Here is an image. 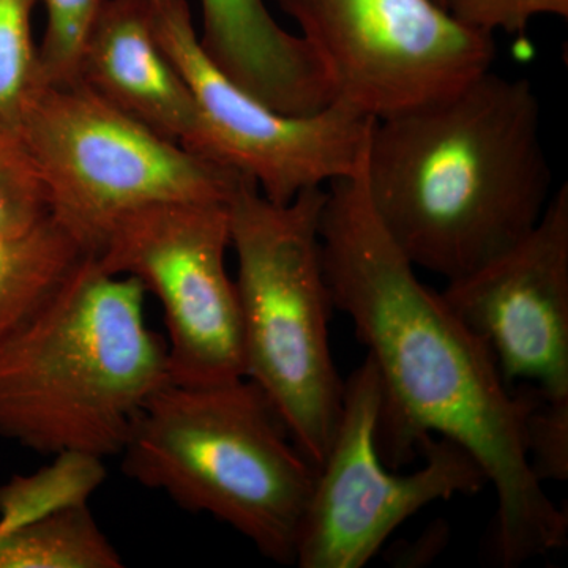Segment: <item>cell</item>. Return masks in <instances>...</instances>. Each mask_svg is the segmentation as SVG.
Returning <instances> with one entry per match:
<instances>
[{
  "label": "cell",
  "mask_w": 568,
  "mask_h": 568,
  "mask_svg": "<svg viewBox=\"0 0 568 568\" xmlns=\"http://www.w3.org/2000/svg\"><path fill=\"white\" fill-rule=\"evenodd\" d=\"M365 162V159H364ZM321 256L332 305L381 379L377 448L402 466L425 437L465 448L495 488L496 559L515 568L567 545L568 514L530 467L521 405L489 347L420 282L377 219L364 163L325 190Z\"/></svg>",
  "instance_id": "cell-1"
},
{
  "label": "cell",
  "mask_w": 568,
  "mask_h": 568,
  "mask_svg": "<svg viewBox=\"0 0 568 568\" xmlns=\"http://www.w3.org/2000/svg\"><path fill=\"white\" fill-rule=\"evenodd\" d=\"M364 175L399 252L447 282L518 244L555 193L532 84L491 70L373 119Z\"/></svg>",
  "instance_id": "cell-2"
},
{
  "label": "cell",
  "mask_w": 568,
  "mask_h": 568,
  "mask_svg": "<svg viewBox=\"0 0 568 568\" xmlns=\"http://www.w3.org/2000/svg\"><path fill=\"white\" fill-rule=\"evenodd\" d=\"M133 276L82 257L0 347V436L41 455H121L142 407L171 383L166 343Z\"/></svg>",
  "instance_id": "cell-3"
},
{
  "label": "cell",
  "mask_w": 568,
  "mask_h": 568,
  "mask_svg": "<svg viewBox=\"0 0 568 568\" xmlns=\"http://www.w3.org/2000/svg\"><path fill=\"white\" fill-rule=\"evenodd\" d=\"M121 455L142 487L226 523L265 558L295 562L317 469L252 381L168 383L142 407Z\"/></svg>",
  "instance_id": "cell-4"
},
{
  "label": "cell",
  "mask_w": 568,
  "mask_h": 568,
  "mask_svg": "<svg viewBox=\"0 0 568 568\" xmlns=\"http://www.w3.org/2000/svg\"><path fill=\"white\" fill-rule=\"evenodd\" d=\"M325 196L316 186L291 203H272L241 174L227 200L245 377L316 469L331 450L345 390L328 342L334 305L320 235Z\"/></svg>",
  "instance_id": "cell-5"
},
{
  "label": "cell",
  "mask_w": 568,
  "mask_h": 568,
  "mask_svg": "<svg viewBox=\"0 0 568 568\" xmlns=\"http://www.w3.org/2000/svg\"><path fill=\"white\" fill-rule=\"evenodd\" d=\"M20 133L50 215L89 256L122 216L155 204H226L241 175L164 140L80 82L41 85Z\"/></svg>",
  "instance_id": "cell-6"
},
{
  "label": "cell",
  "mask_w": 568,
  "mask_h": 568,
  "mask_svg": "<svg viewBox=\"0 0 568 568\" xmlns=\"http://www.w3.org/2000/svg\"><path fill=\"white\" fill-rule=\"evenodd\" d=\"M323 67L332 103L386 118L491 70L495 37L437 0H276Z\"/></svg>",
  "instance_id": "cell-7"
},
{
  "label": "cell",
  "mask_w": 568,
  "mask_h": 568,
  "mask_svg": "<svg viewBox=\"0 0 568 568\" xmlns=\"http://www.w3.org/2000/svg\"><path fill=\"white\" fill-rule=\"evenodd\" d=\"M379 375L372 358L349 376L331 450L316 473L295 566L362 568L418 510L457 495H476L488 480L469 454L444 437H425V466L413 474L387 469L377 448Z\"/></svg>",
  "instance_id": "cell-8"
},
{
  "label": "cell",
  "mask_w": 568,
  "mask_h": 568,
  "mask_svg": "<svg viewBox=\"0 0 568 568\" xmlns=\"http://www.w3.org/2000/svg\"><path fill=\"white\" fill-rule=\"evenodd\" d=\"M230 245L227 203H166L122 216L93 256L103 271L133 276L159 298L171 383L213 386L245 377Z\"/></svg>",
  "instance_id": "cell-9"
},
{
  "label": "cell",
  "mask_w": 568,
  "mask_h": 568,
  "mask_svg": "<svg viewBox=\"0 0 568 568\" xmlns=\"http://www.w3.org/2000/svg\"><path fill=\"white\" fill-rule=\"evenodd\" d=\"M149 9L160 47L193 93L205 160L252 179L276 204L361 170L373 118L339 103L310 115L275 111L205 54L189 0H149Z\"/></svg>",
  "instance_id": "cell-10"
},
{
  "label": "cell",
  "mask_w": 568,
  "mask_h": 568,
  "mask_svg": "<svg viewBox=\"0 0 568 568\" xmlns=\"http://www.w3.org/2000/svg\"><path fill=\"white\" fill-rule=\"evenodd\" d=\"M440 295L489 347L508 387L530 384L568 399L567 183L518 244Z\"/></svg>",
  "instance_id": "cell-11"
},
{
  "label": "cell",
  "mask_w": 568,
  "mask_h": 568,
  "mask_svg": "<svg viewBox=\"0 0 568 568\" xmlns=\"http://www.w3.org/2000/svg\"><path fill=\"white\" fill-rule=\"evenodd\" d=\"M77 82L205 160L200 111L153 33L149 0H108L85 41Z\"/></svg>",
  "instance_id": "cell-12"
},
{
  "label": "cell",
  "mask_w": 568,
  "mask_h": 568,
  "mask_svg": "<svg viewBox=\"0 0 568 568\" xmlns=\"http://www.w3.org/2000/svg\"><path fill=\"white\" fill-rule=\"evenodd\" d=\"M201 47L239 88L275 111L310 115L332 103L323 67L264 0H200Z\"/></svg>",
  "instance_id": "cell-13"
},
{
  "label": "cell",
  "mask_w": 568,
  "mask_h": 568,
  "mask_svg": "<svg viewBox=\"0 0 568 568\" xmlns=\"http://www.w3.org/2000/svg\"><path fill=\"white\" fill-rule=\"evenodd\" d=\"M85 254L52 216L0 239V347L50 301Z\"/></svg>",
  "instance_id": "cell-14"
},
{
  "label": "cell",
  "mask_w": 568,
  "mask_h": 568,
  "mask_svg": "<svg viewBox=\"0 0 568 568\" xmlns=\"http://www.w3.org/2000/svg\"><path fill=\"white\" fill-rule=\"evenodd\" d=\"M121 555L82 506L14 529L0 528V568H121Z\"/></svg>",
  "instance_id": "cell-15"
},
{
  "label": "cell",
  "mask_w": 568,
  "mask_h": 568,
  "mask_svg": "<svg viewBox=\"0 0 568 568\" xmlns=\"http://www.w3.org/2000/svg\"><path fill=\"white\" fill-rule=\"evenodd\" d=\"M54 462L0 487V528L14 529L89 506L106 478L104 458L81 452L52 455Z\"/></svg>",
  "instance_id": "cell-16"
},
{
  "label": "cell",
  "mask_w": 568,
  "mask_h": 568,
  "mask_svg": "<svg viewBox=\"0 0 568 568\" xmlns=\"http://www.w3.org/2000/svg\"><path fill=\"white\" fill-rule=\"evenodd\" d=\"M40 0H0V122L20 132L26 106L41 88L32 14Z\"/></svg>",
  "instance_id": "cell-17"
},
{
  "label": "cell",
  "mask_w": 568,
  "mask_h": 568,
  "mask_svg": "<svg viewBox=\"0 0 568 568\" xmlns=\"http://www.w3.org/2000/svg\"><path fill=\"white\" fill-rule=\"evenodd\" d=\"M50 216L39 168L21 133L0 122V239L31 230Z\"/></svg>",
  "instance_id": "cell-18"
},
{
  "label": "cell",
  "mask_w": 568,
  "mask_h": 568,
  "mask_svg": "<svg viewBox=\"0 0 568 568\" xmlns=\"http://www.w3.org/2000/svg\"><path fill=\"white\" fill-rule=\"evenodd\" d=\"M47 29L39 44L41 85H69L78 81L85 41L108 0H41Z\"/></svg>",
  "instance_id": "cell-19"
},
{
  "label": "cell",
  "mask_w": 568,
  "mask_h": 568,
  "mask_svg": "<svg viewBox=\"0 0 568 568\" xmlns=\"http://www.w3.org/2000/svg\"><path fill=\"white\" fill-rule=\"evenodd\" d=\"M523 409L526 452L538 480L568 478V399L551 398L530 386L511 387Z\"/></svg>",
  "instance_id": "cell-20"
},
{
  "label": "cell",
  "mask_w": 568,
  "mask_h": 568,
  "mask_svg": "<svg viewBox=\"0 0 568 568\" xmlns=\"http://www.w3.org/2000/svg\"><path fill=\"white\" fill-rule=\"evenodd\" d=\"M444 7L462 24L491 37L525 33L530 21L544 14L568 17V0H444Z\"/></svg>",
  "instance_id": "cell-21"
},
{
  "label": "cell",
  "mask_w": 568,
  "mask_h": 568,
  "mask_svg": "<svg viewBox=\"0 0 568 568\" xmlns=\"http://www.w3.org/2000/svg\"><path fill=\"white\" fill-rule=\"evenodd\" d=\"M437 2H439L440 6H444V0H437Z\"/></svg>",
  "instance_id": "cell-22"
}]
</instances>
